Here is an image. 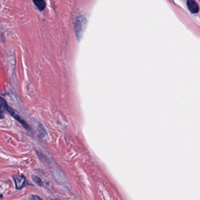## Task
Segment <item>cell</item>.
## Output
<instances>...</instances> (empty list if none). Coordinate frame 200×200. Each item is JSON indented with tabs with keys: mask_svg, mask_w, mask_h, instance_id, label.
Instances as JSON below:
<instances>
[{
	"mask_svg": "<svg viewBox=\"0 0 200 200\" xmlns=\"http://www.w3.org/2000/svg\"><path fill=\"white\" fill-rule=\"evenodd\" d=\"M187 6L190 12L193 14L197 13L199 11V6L194 0H187Z\"/></svg>",
	"mask_w": 200,
	"mask_h": 200,
	"instance_id": "4",
	"label": "cell"
},
{
	"mask_svg": "<svg viewBox=\"0 0 200 200\" xmlns=\"http://www.w3.org/2000/svg\"><path fill=\"white\" fill-rule=\"evenodd\" d=\"M33 2L40 11H43L45 8L46 2L45 0H33Z\"/></svg>",
	"mask_w": 200,
	"mask_h": 200,
	"instance_id": "6",
	"label": "cell"
},
{
	"mask_svg": "<svg viewBox=\"0 0 200 200\" xmlns=\"http://www.w3.org/2000/svg\"><path fill=\"white\" fill-rule=\"evenodd\" d=\"M15 187L17 190H21L25 186L26 178L24 175H18L14 177Z\"/></svg>",
	"mask_w": 200,
	"mask_h": 200,
	"instance_id": "3",
	"label": "cell"
},
{
	"mask_svg": "<svg viewBox=\"0 0 200 200\" xmlns=\"http://www.w3.org/2000/svg\"><path fill=\"white\" fill-rule=\"evenodd\" d=\"M7 112H8L14 119H15L18 122H19L22 125L24 126V127H25L26 129L28 130L29 129V125L26 123L24 120H23L15 112V110H14L13 109H12L11 107H8V110H7Z\"/></svg>",
	"mask_w": 200,
	"mask_h": 200,
	"instance_id": "2",
	"label": "cell"
},
{
	"mask_svg": "<svg viewBox=\"0 0 200 200\" xmlns=\"http://www.w3.org/2000/svg\"><path fill=\"white\" fill-rule=\"evenodd\" d=\"M9 107V106L7 102V101L5 100L3 98L0 97V118H2L4 113L5 112H7V110Z\"/></svg>",
	"mask_w": 200,
	"mask_h": 200,
	"instance_id": "5",
	"label": "cell"
},
{
	"mask_svg": "<svg viewBox=\"0 0 200 200\" xmlns=\"http://www.w3.org/2000/svg\"><path fill=\"white\" fill-rule=\"evenodd\" d=\"M86 18L83 16L78 17L75 23V31L77 39H80L82 36L84 28L86 25Z\"/></svg>",
	"mask_w": 200,
	"mask_h": 200,
	"instance_id": "1",
	"label": "cell"
},
{
	"mask_svg": "<svg viewBox=\"0 0 200 200\" xmlns=\"http://www.w3.org/2000/svg\"><path fill=\"white\" fill-rule=\"evenodd\" d=\"M32 199H33V200H42L40 197H38V196H33L32 197Z\"/></svg>",
	"mask_w": 200,
	"mask_h": 200,
	"instance_id": "9",
	"label": "cell"
},
{
	"mask_svg": "<svg viewBox=\"0 0 200 200\" xmlns=\"http://www.w3.org/2000/svg\"><path fill=\"white\" fill-rule=\"evenodd\" d=\"M32 180L39 186L42 187L43 185V182H42V180L39 177H38L37 176H34V177H32Z\"/></svg>",
	"mask_w": 200,
	"mask_h": 200,
	"instance_id": "8",
	"label": "cell"
},
{
	"mask_svg": "<svg viewBox=\"0 0 200 200\" xmlns=\"http://www.w3.org/2000/svg\"><path fill=\"white\" fill-rule=\"evenodd\" d=\"M38 131L39 133V135L41 137H44L46 135H47V131L45 130V129L44 128V127L41 125H39L38 127Z\"/></svg>",
	"mask_w": 200,
	"mask_h": 200,
	"instance_id": "7",
	"label": "cell"
}]
</instances>
